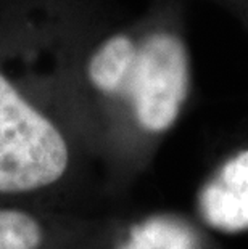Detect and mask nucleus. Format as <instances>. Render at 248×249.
<instances>
[{
  "instance_id": "nucleus-3",
  "label": "nucleus",
  "mask_w": 248,
  "mask_h": 249,
  "mask_svg": "<svg viewBox=\"0 0 248 249\" xmlns=\"http://www.w3.org/2000/svg\"><path fill=\"white\" fill-rule=\"evenodd\" d=\"M94 230L61 206L0 199V249H92Z\"/></svg>"
},
{
  "instance_id": "nucleus-2",
  "label": "nucleus",
  "mask_w": 248,
  "mask_h": 249,
  "mask_svg": "<svg viewBox=\"0 0 248 249\" xmlns=\"http://www.w3.org/2000/svg\"><path fill=\"white\" fill-rule=\"evenodd\" d=\"M68 84L82 135L94 121L155 139L176 124L191 90L186 44L158 23L87 37L75 21Z\"/></svg>"
},
{
  "instance_id": "nucleus-1",
  "label": "nucleus",
  "mask_w": 248,
  "mask_h": 249,
  "mask_svg": "<svg viewBox=\"0 0 248 249\" xmlns=\"http://www.w3.org/2000/svg\"><path fill=\"white\" fill-rule=\"evenodd\" d=\"M68 0H0V199L66 208L84 140L68 84Z\"/></svg>"
},
{
  "instance_id": "nucleus-4",
  "label": "nucleus",
  "mask_w": 248,
  "mask_h": 249,
  "mask_svg": "<svg viewBox=\"0 0 248 249\" xmlns=\"http://www.w3.org/2000/svg\"><path fill=\"white\" fill-rule=\"evenodd\" d=\"M208 224L228 231L248 227V150L228 160L200 193Z\"/></svg>"
}]
</instances>
